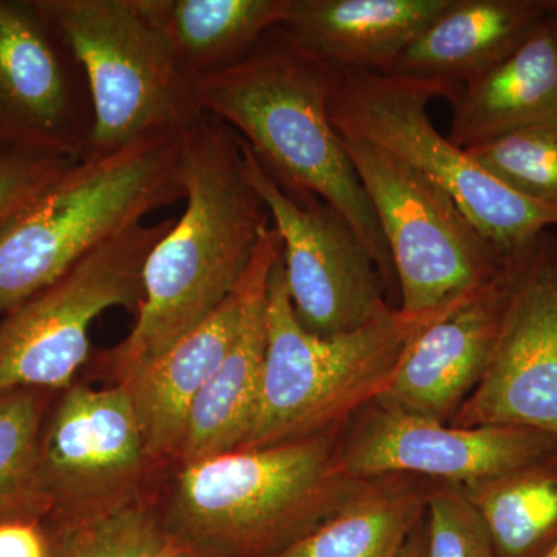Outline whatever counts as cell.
<instances>
[{
  "instance_id": "14",
  "label": "cell",
  "mask_w": 557,
  "mask_h": 557,
  "mask_svg": "<svg viewBox=\"0 0 557 557\" xmlns=\"http://www.w3.org/2000/svg\"><path fill=\"white\" fill-rule=\"evenodd\" d=\"M341 460L364 480L410 474L471 485L557 453V438L516 426L454 428L372 401L341 432Z\"/></svg>"
},
{
  "instance_id": "29",
  "label": "cell",
  "mask_w": 557,
  "mask_h": 557,
  "mask_svg": "<svg viewBox=\"0 0 557 557\" xmlns=\"http://www.w3.org/2000/svg\"><path fill=\"white\" fill-rule=\"evenodd\" d=\"M0 557H49L46 520L0 523Z\"/></svg>"
},
{
  "instance_id": "25",
  "label": "cell",
  "mask_w": 557,
  "mask_h": 557,
  "mask_svg": "<svg viewBox=\"0 0 557 557\" xmlns=\"http://www.w3.org/2000/svg\"><path fill=\"white\" fill-rule=\"evenodd\" d=\"M160 496L78 519H47L49 557H207L166 527Z\"/></svg>"
},
{
  "instance_id": "26",
  "label": "cell",
  "mask_w": 557,
  "mask_h": 557,
  "mask_svg": "<svg viewBox=\"0 0 557 557\" xmlns=\"http://www.w3.org/2000/svg\"><path fill=\"white\" fill-rule=\"evenodd\" d=\"M465 150L509 188L557 205V123L511 132Z\"/></svg>"
},
{
  "instance_id": "28",
  "label": "cell",
  "mask_w": 557,
  "mask_h": 557,
  "mask_svg": "<svg viewBox=\"0 0 557 557\" xmlns=\"http://www.w3.org/2000/svg\"><path fill=\"white\" fill-rule=\"evenodd\" d=\"M75 163L46 153L0 149V226Z\"/></svg>"
},
{
  "instance_id": "6",
  "label": "cell",
  "mask_w": 557,
  "mask_h": 557,
  "mask_svg": "<svg viewBox=\"0 0 557 557\" xmlns=\"http://www.w3.org/2000/svg\"><path fill=\"white\" fill-rule=\"evenodd\" d=\"M460 84L343 70L329 113L341 137L386 150L445 190L502 251L525 247L547 231L557 233V205L523 196L491 175L440 134L431 101L456 98Z\"/></svg>"
},
{
  "instance_id": "20",
  "label": "cell",
  "mask_w": 557,
  "mask_h": 557,
  "mask_svg": "<svg viewBox=\"0 0 557 557\" xmlns=\"http://www.w3.org/2000/svg\"><path fill=\"white\" fill-rule=\"evenodd\" d=\"M545 14L541 0H450L386 75L461 86L518 49Z\"/></svg>"
},
{
  "instance_id": "19",
  "label": "cell",
  "mask_w": 557,
  "mask_h": 557,
  "mask_svg": "<svg viewBox=\"0 0 557 557\" xmlns=\"http://www.w3.org/2000/svg\"><path fill=\"white\" fill-rule=\"evenodd\" d=\"M450 0H289L281 25L339 70L386 73Z\"/></svg>"
},
{
  "instance_id": "3",
  "label": "cell",
  "mask_w": 557,
  "mask_h": 557,
  "mask_svg": "<svg viewBox=\"0 0 557 557\" xmlns=\"http://www.w3.org/2000/svg\"><path fill=\"white\" fill-rule=\"evenodd\" d=\"M341 432L175 465L160 509L207 557H273L338 511L361 480L341 460Z\"/></svg>"
},
{
  "instance_id": "30",
  "label": "cell",
  "mask_w": 557,
  "mask_h": 557,
  "mask_svg": "<svg viewBox=\"0 0 557 557\" xmlns=\"http://www.w3.org/2000/svg\"><path fill=\"white\" fill-rule=\"evenodd\" d=\"M397 557H426V527H424V522L410 534L408 542H406Z\"/></svg>"
},
{
  "instance_id": "16",
  "label": "cell",
  "mask_w": 557,
  "mask_h": 557,
  "mask_svg": "<svg viewBox=\"0 0 557 557\" xmlns=\"http://www.w3.org/2000/svg\"><path fill=\"white\" fill-rule=\"evenodd\" d=\"M282 240L273 225L260 237L242 278L244 306L236 336L190 412L177 465L194 463L239 448L258 403L269 327L267 300Z\"/></svg>"
},
{
  "instance_id": "15",
  "label": "cell",
  "mask_w": 557,
  "mask_h": 557,
  "mask_svg": "<svg viewBox=\"0 0 557 557\" xmlns=\"http://www.w3.org/2000/svg\"><path fill=\"white\" fill-rule=\"evenodd\" d=\"M530 244L512 251L482 292L410 339L376 401L429 420L453 421L485 372Z\"/></svg>"
},
{
  "instance_id": "8",
  "label": "cell",
  "mask_w": 557,
  "mask_h": 557,
  "mask_svg": "<svg viewBox=\"0 0 557 557\" xmlns=\"http://www.w3.org/2000/svg\"><path fill=\"white\" fill-rule=\"evenodd\" d=\"M341 138L386 239L398 310L423 317L457 309L496 278L512 251L487 240L449 194L386 150Z\"/></svg>"
},
{
  "instance_id": "17",
  "label": "cell",
  "mask_w": 557,
  "mask_h": 557,
  "mask_svg": "<svg viewBox=\"0 0 557 557\" xmlns=\"http://www.w3.org/2000/svg\"><path fill=\"white\" fill-rule=\"evenodd\" d=\"M242 306L240 282L203 324L121 383L129 392L146 450L161 467L177 465L190 412L236 336Z\"/></svg>"
},
{
  "instance_id": "10",
  "label": "cell",
  "mask_w": 557,
  "mask_h": 557,
  "mask_svg": "<svg viewBox=\"0 0 557 557\" xmlns=\"http://www.w3.org/2000/svg\"><path fill=\"white\" fill-rule=\"evenodd\" d=\"M171 469L149 457L123 384L73 383L54 399L40 438L47 519L89 518L160 496Z\"/></svg>"
},
{
  "instance_id": "2",
  "label": "cell",
  "mask_w": 557,
  "mask_h": 557,
  "mask_svg": "<svg viewBox=\"0 0 557 557\" xmlns=\"http://www.w3.org/2000/svg\"><path fill=\"white\" fill-rule=\"evenodd\" d=\"M341 72L276 27L236 64L197 79V98L205 113L239 134L284 188L313 194L347 220L392 298L398 282L386 239L330 120Z\"/></svg>"
},
{
  "instance_id": "13",
  "label": "cell",
  "mask_w": 557,
  "mask_h": 557,
  "mask_svg": "<svg viewBox=\"0 0 557 557\" xmlns=\"http://www.w3.org/2000/svg\"><path fill=\"white\" fill-rule=\"evenodd\" d=\"M454 428L516 426L557 438V233L528 245L482 379Z\"/></svg>"
},
{
  "instance_id": "32",
  "label": "cell",
  "mask_w": 557,
  "mask_h": 557,
  "mask_svg": "<svg viewBox=\"0 0 557 557\" xmlns=\"http://www.w3.org/2000/svg\"><path fill=\"white\" fill-rule=\"evenodd\" d=\"M544 557H557V544L556 547L552 549V552L548 553V555H545Z\"/></svg>"
},
{
  "instance_id": "7",
  "label": "cell",
  "mask_w": 557,
  "mask_h": 557,
  "mask_svg": "<svg viewBox=\"0 0 557 557\" xmlns=\"http://www.w3.org/2000/svg\"><path fill=\"white\" fill-rule=\"evenodd\" d=\"M35 5L86 72L94 109L89 157L157 135H185L207 115L196 81L175 64L132 0H35Z\"/></svg>"
},
{
  "instance_id": "18",
  "label": "cell",
  "mask_w": 557,
  "mask_h": 557,
  "mask_svg": "<svg viewBox=\"0 0 557 557\" xmlns=\"http://www.w3.org/2000/svg\"><path fill=\"white\" fill-rule=\"evenodd\" d=\"M449 141L472 148L511 132L557 123V16L542 17L527 39L453 101Z\"/></svg>"
},
{
  "instance_id": "12",
  "label": "cell",
  "mask_w": 557,
  "mask_h": 557,
  "mask_svg": "<svg viewBox=\"0 0 557 557\" xmlns=\"http://www.w3.org/2000/svg\"><path fill=\"white\" fill-rule=\"evenodd\" d=\"M94 109L83 65L30 2L0 0V149L86 160Z\"/></svg>"
},
{
  "instance_id": "11",
  "label": "cell",
  "mask_w": 557,
  "mask_h": 557,
  "mask_svg": "<svg viewBox=\"0 0 557 557\" xmlns=\"http://www.w3.org/2000/svg\"><path fill=\"white\" fill-rule=\"evenodd\" d=\"M244 156L249 183L281 236L285 284L300 325L318 336L343 335L394 307L375 260L347 220L313 194L284 188L245 141Z\"/></svg>"
},
{
  "instance_id": "31",
  "label": "cell",
  "mask_w": 557,
  "mask_h": 557,
  "mask_svg": "<svg viewBox=\"0 0 557 557\" xmlns=\"http://www.w3.org/2000/svg\"><path fill=\"white\" fill-rule=\"evenodd\" d=\"M541 2L545 11H548V13L552 14H556L557 16V0H541Z\"/></svg>"
},
{
  "instance_id": "4",
  "label": "cell",
  "mask_w": 557,
  "mask_h": 557,
  "mask_svg": "<svg viewBox=\"0 0 557 557\" xmlns=\"http://www.w3.org/2000/svg\"><path fill=\"white\" fill-rule=\"evenodd\" d=\"M183 135H157L76 161L0 226V317L67 274L95 249L185 199Z\"/></svg>"
},
{
  "instance_id": "24",
  "label": "cell",
  "mask_w": 557,
  "mask_h": 557,
  "mask_svg": "<svg viewBox=\"0 0 557 557\" xmlns=\"http://www.w3.org/2000/svg\"><path fill=\"white\" fill-rule=\"evenodd\" d=\"M58 395L38 387L0 394V523L51 515L40 480V438Z\"/></svg>"
},
{
  "instance_id": "9",
  "label": "cell",
  "mask_w": 557,
  "mask_h": 557,
  "mask_svg": "<svg viewBox=\"0 0 557 557\" xmlns=\"http://www.w3.org/2000/svg\"><path fill=\"white\" fill-rule=\"evenodd\" d=\"M174 222L127 230L7 313L0 321V394L72 386L91 357V322L113 307L138 311L146 260Z\"/></svg>"
},
{
  "instance_id": "5",
  "label": "cell",
  "mask_w": 557,
  "mask_h": 557,
  "mask_svg": "<svg viewBox=\"0 0 557 557\" xmlns=\"http://www.w3.org/2000/svg\"><path fill=\"white\" fill-rule=\"evenodd\" d=\"M454 310L410 317L388 307L355 332L313 335L293 310L281 255L269 281V344L258 403L237 449L267 448L343 429L386 391L410 339Z\"/></svg>"
},
{
  "instance_id": "21",
  "label": "cell",
  "mask_w": 557,
  "mask_h": 557,
  "mask_svg": "<svg viewBox=\"0 0 557 557\" xmlns=\"http://www.w3.org/2000/svg\"><path fill=\"white\" fill-rule=\"evenodd\" d=\"M185 75L197 81L247 57L287 20L289 0H132Z\"/></svg>"
},
{
  "instance_id": "1",
  "label": "cell",
  "mask_w": 557,
  "mask_h": 557,
  "mask_svg": "<svg viewBox=\"0 0 557 557\" xmlns=\"http://www.w3.org/2000/svg\"><path fill=\"white\" fill-rule=\"evenodd\" d=\"M180 180L186 209L150 251L141 306L129 335L90 357V372L121 384L194 332L239 287L271 226L245 172L244 141L205 115L183 135Z\"/></svg>"
},
{
  "instance_id": "22",
  "label": "cell",
  "mask_w": 557,
  "mask_h": 557,
  "mask_svg": "<svg viewBox=\"0 0 557 557\" xmlns=\"http://www.w3.org/2000/svg\"><path fill=\"white\" fill-rule=\"evenodd\" d=\"M432 486L410 474L361 480L335 515L273 557H397L426 518Z\"/></svg>"
},
{
  "instance_id": "27",
  "label": "cell",
  "mask_w": 557,
  "mask_h": 557,
  "mask_svg": "<svg viewBox=\"0 0 557 557\" xmlns=\"http://www.w3.org/2000/svg\"><path fill=\"white\" fill-rule=\"evenodd\" d=\"M424 527L426 557H497L485 523L460 485L434 482Z\"/></svg>"
},
{
  "instance_id": "23",
  "label": "cell",
  "mask_w": 557,
  "mask_h": 557,
  "mask_svg": "<svg viewBox=\"0 0 557 557\" xmlns=\"http://www.w3.org/2000/svg\"><path fill=\"white\" fill-rule=\"evenodd\" d=\"M461 490L497 557H544L556 547L557 453Z\"/></svg>"
}]
</instances>
